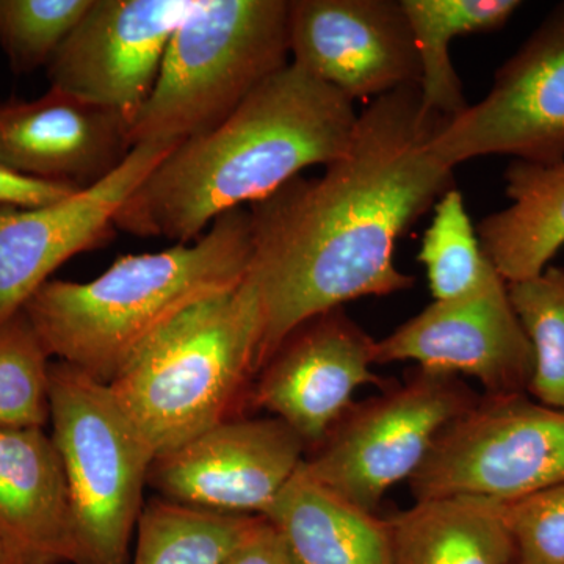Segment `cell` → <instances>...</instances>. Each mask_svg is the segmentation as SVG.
Returning a JSON list of instances; mask_svg holds the SVG:
<instances>
[{"label":"cell","mask_w":564,"mask_h":564,"mask_svg":"<svg viewBox=\"0 0 564 564\" xmlns=\"http://www.w3.org/2000/svg\"><path fill=\"white\" fill-rule=\"evenodd\" d=\"M447 118L419 85L375 99L350 148L314 180H295L250 212L248 276L261 306L259 372L303 323L366 296L408 291L397 240L455 188V169L430 150Z\"/></svg>","instance_id":"1"},{"label":"cell","mask_w":564,"mask_h":564,"mask_svg":"<svg viewBox=\"0 0 564 564\" xmlns=\"http://www.w3.org/2000/svg\"><path fill=\"white\" fill-rule=\"evenodd\" d=\"M358 117L343 93L291 62L220 124L177 144L121 207L115 228L195 242L221 215L263 202L310 166L339 161Z\"/></svg>","instance_id":"2"},{"label":"cell","mask_w":564,"mask_h":564,"mask_svg":"<svg viewBox=\"0 0 564 564\" xmlns=\"http://www.w3.org/2000/svg\"><path fill=\"white\" fill-rule=\"evenodd\" d=\"M251 256L250 212L242 207L195 242L121 256L91 281L50 280L22 311L51 358L110 384L174 318L243 281Z\"/></svg>","instance_id":"3"},{"label":"cell","mask_w":564,"mask_h":564,"mask_svg":"<svg viewBox=\"0 0 564 564\" xmlns=\"http://www.w3.org/2000/svg\"><path fill=\"white\" fill-rule=\"evenodd\" d=\"M259 344L261 306L247 274L155 334L109 388L158 458L237 417L259 373Z\"/></svg>","instance_id":"4"},{"label":"cell","mask_w":564,"mask_h":564,"mask_svg":"<svg viewBox=\"0 0 564 564\" xmlns=\"http://www.w3.org/2000/svg\"><path fill=\"white\" fill-rule=\"evenodd\" d=\"M289 55V0H202L170 40L154 90L133 118L132 148L210 131Z\"/></svg>","instance_id":"5"},{"label":"cell","mask_w":564,"mask_h":564,"mask_svg":"<svg viewBox=\"0 0 564 564\" xmlns=\"http://www.w3.org/2000/svg\"><path fill=\"white\" fill-rule=\"evenodd\" d=\"M52 441L68 486L73 564H131L155 456L109 384L61 361L50 369Z\"/></svg>","instance_id":"6"},{"label":"cell","mask_w":564,"mask_h":564,"mask_svg":"<svg viewBox=\"0 0 564 564\" xmlns=\"http://www.w3.org/2000/svg\"><path fill=\"white\" fill-rule=\"evenodd\" d=\"M477 400L456 375L417 367L403 383L352 403L306 455L304 469L344 499L377 513L386 492L419 473L441 433Z\"/></svg>","instance_id":"7"},{"label":"cell","mask_w":564,"mask_h":564,"mask_svg":"<svg viewBox=\"0 0 564 564\" xmlns=\"http://www.w3.org/2000/svg\"><path fill=\"white\" fill-rule=\"evenodd\" d=\"M562 484L564 411L527 392L478 397L408 481L414 500L469 496L496 502Z\"/></svg>","instance_id":"8"},{"label":"cell","mask_w":564,"mask_h":564,"mask_svg":"<svg viewBox=\"0 0 564 564\" xmlns=\"http://www.w3.org/2000/svg\"><path fill=\"white\" fill-rule=\"evenodd\" d=\"M430 150L452 169L485 155L564 161V3L500 66L484 101L445 120Z\"/></svg>","instance_id":"9"},{"label":"cell","mask_w":564,"mask_h":564,"mask_svg":"<svg viewBox=\"0 0 564 564\" xmlns=\"http://www.w3.org/2000/svg\"><path fill=\"white\" fill-rule=\"evenodd\" d=\"M202 0H91L46 66L54 90L133 121L173 33Z\"/></svg>","instance_id":"10"},{"label":"cell","mask_w":564,"mask_h":564,"mask_svg":"<svg viewBox=\"0 0 564 564\" xmlns=\"http://www.w3.org/2000/svg\"><path fill=\"white\" fill-rule=\"evenodd\" d=\"M306 452V443L280 419L232 417L158 456L150 484L170 502L265 516Z\"/></svg>","instance_id":"11"},{"label":"cell","mask_w":564,"mask_h":564,"mask_svg":"<svg viewBox=\"0 0 564 564\" xmlns=\"http://www.w3.org/2000/svg\"><path fill=\"white\" fill-rule=\"evenodd\" d=\"M176 147L139 144L109 176L62 202L0 206V326L22 313L58 267L110 240L121 207Z\"/></svg>","instance_id":"12"},{"label":"cell","mask_w":564,"mask_h":564,"mask_svg":"<svg viewBox=\"0 0 564 564\" xmlns=\"http://www.w3.org/2000/svg\"><path fill=\"white\" fill-rule=\"evenodd\" d=\"M415 362L419 369L473 377L485 395L527 392L533 350L508 292L492 274L480 289L433 302L377 340V364Z\"/></svg>","instance_id":"13"},{"label":"cell","mask_w":564,"mask_h":564,"mask_svg":"<svg viewBox=\"0 0 564 564\" xmlns=\"http://www.w3.org/2000/svg\"><path fill=\"white\" fill-rule=\"evenodd\" d=\"M289 46L293 65L351 102L421 82L402 0H289Z\"/></svg>","instance_id":"14"},{"label":"cell","mask_w":564,"mask_h":564,"mask_svg":"<svg viewBox=\"0 0 564 564\" xmlns=\"http://www.w3.org/2000/svg\"><path fill=\"white\" fill-rule=\"evenodd\" d=\"M373 366L377 340L337 307L303 323L281 344L256 377L250 402L288 423L310 451L350 410L358 389L388 386Z\"/></svg>","instance_id":"15"},{"label":"cell","mask_w":564,"mask_h":564,"mask_svg":"<svg viewBox=\"0 0 564 564\" xmlns=\"http://www.w3.org/2000/svg\"><path fill=\"white\" fill-rule=\"evenodd\" d=\"M131 122L54 88L35 101L0 102V165L69 187L88 188L129 152Z\"/></svg>","instance_id":"16"},{"label":"cell","mask_w":564,"mask_h":564,"mask_svg":"<svg viewBox=\"0 0 564 564\" xmlns=\"http://www.w3.org/2000/svg\"><path fill=\"white\" fill-rule=\"evenodd\" d=\"M0 543L13 564H73L68 486L44 429H0Z\"/></svg>","instance_id":"17"},{"label":"cell","mask_w":564,"mask_h":564,"mask_svg":"<svg viewBox=\"0 0 564 564\" xmlns=\"http://www.w3.org/2000/svg\"><path fill=\"white\" fill-rule=\"evenodd\" d=\"M263 518L300 564H393L389 519L318 484L303 464Z\"/></svg>","instance_id":"18"},{"label":"cell","mask_w":564,"mask_h":564,"mask_svg":"<svg viewBox=\"0 0 564 564\" xmlns=\"http://www.w3.org/2000/svg\"><path fill=\"white\" fill-rule=\"evenodd\" d=\"M511 204L478 225L485 254L507 284L532 280L564 247V161H513L505 173Z\"/></svg>","instance_id":"19"},{"label":"cell","mask_w":564,"mask_h":564,"mask_svg":"<svg viewBox=\"0 0 564 564\" xmlns=\"http://www.w3.org/2000/svg\"><path fill=\"white\" fill-rule=\"evenodd\" d=\"M393 564H516L502 502L454 496L414 500L389 519Z\"/></svg>","instance_id":"20"},{"label":"cell","mask_w":564,"mask_h":564,"mask_svg":"<svg viewBox=\"0 0 564 564\" xmlns=\"http://www.w3.org/2000/svg\"><path fill=\"white\" fill-rule=\"evenodd\" d=\"M419 62L423 107L440 117H458L469 107L452 63L456 36L500 31L521 9L518 0H402Z\"/></svg>","instance_id":"21"},{"label":"cell","mask_w":564,"mask_h":564,"mask_svg":"<svg viewBox=\"0 0 564 564\" xmlns=\"http://www.w3.org/2000/svg\"><path fill=\"white\" fill-rule=\"evenodd\" d=\"M262 519L154 499L141 511L131 564H223Z\"/></svg>","instance_id":"22"},{"label":"cell","mask_w":564,"mask_h":564,"mask_svg":"<svg viewBox=\"0 0 564 564\" xmlns=\"http://www.w3.org/2000/svg\"><path fill=\"white\" fill-rule=\"evenodd\" d=\"M434 302H447L480 289L499 273L485 254L462 193L452 188L434 204L432 225L417 256Z\"/></svg>","instance_id":"23"},{"label":"cell","mask_w":564,"mask_h":564,"mask_svg":"<svg viewBox=\"0 0 564 564\" xmlns=\"http://www.w3.org/2000/svg\"><path fill=\"white\" fill-rule=\"evenodd\" d=\"M511 303L532 344L533 372L527 393L564 411V269L508 284Z\"/></svg>","instance_id":"24"},{"label":"cell","mask_w":564,"mask_h":564,"mask_svg":"<svg viewBox=\"0 0 564 564\" xmlns=\"http://www.w3.org/2000/svg\"><path fill=\"white\" fill-rule=\"evenodd\" d=\"M51 359L24 311L0 326V429L51 421Z\"/></svg>","instance_id":"25"},{"label":"cell","mask_w":564,"mask_h":564,"mask_svg":"<svg viewBox=\"0 0 564 564\" xmlns=\"http://www.w3.org/2000/svg\"><path fill=\"white\" fill-rule=\"evenodd\" d=\"M91 0H0V47L17 74L46 68Z\"/></svg>","instance_id":"26"},{"label":"cell","mask_w":564,"mask_h":564,"mask_svg":"<svg viewBox=\"0 0 564 564\" xmlns=\"http://www.w3.org/2000/svg\"><path fill=\"white\" fill-rule=\"evenodd\" d=\"M519 564H564V484L502 502Z\"/></svg>","instance_id":"27"},{"label":"cell","mask_w":564,"mask_h":564,"mask_svg":"<svg viewBox=\"0 0 564 564\" xmlns=\"http://www.w3.org/2000/svg\"><path fill=\"white\" fill-rule=\"evenodd\" d=\"M80 191L84 188L21 176L0 165V206L22 207V209L47 206Z\"/></svg>","instance_id":"28"},{"label":"cell","mask_w":564,"mask_h":564,"mask_svg":"<svg viewBox=\"0 0 564 564\" xmlns=\"http://www.w3.org/2000/svg\"><path fill=\"white\" fill-rule=\"evenodd\" d=\"M291 549L265 518L223 564H292Z\"/></svg>","instance_id":"29"},{"label":"cell","mask_w":564,"mask_h":564,"mask_svg":"<svg viewBox=\"0 0 564 564\" xmlns=\"http://www.w3.org/2000/svg\"><path fill=\"white\" fill-rule=\"evenodd\" d=\"M0 564H13V562H11L9 552L6 551V547H3L2 543H0Z\"/></svg>","instance_id":"30"},{"label":"cell","mask_w":564,"mask_h":564,"mask_svg":"<svg viewBox=\"0 0 564 564\" xmlns=\"http://www.w3.org/2000/svg\"><path fill=\"white\" fill-rule=\"evenodd\" d=\"M292 556H293V555H292ZM292 564H300V563H299V562H296V560H295V558H293Z\"/></svg>","instance_id":"31"},{"label":"cell","mask_w":564,"mask_h":564,"mask_svg":"<svg viewBox=\"0 0 564 564\" xmlns=\"http://www.w3.org/2000/svg\"><path fill=\"white\" fill-rule=\"evenodd\" d=\"M516 564H519V563H516Z\"/></svg>","instance_id":"32"}]
</instances>
